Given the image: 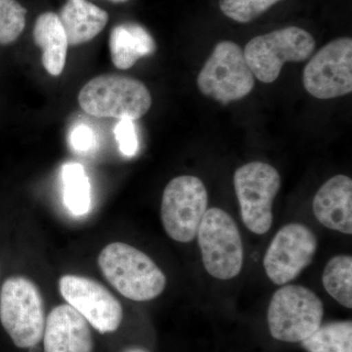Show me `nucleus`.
Listing matches in <instances>:
<instances>
[{"label":"nucleus","instance_id":"nucleus-1","mask_svg":"<svg viewBox=\"0 0 352 352\" xmlns=\"http://www.w3.org/2000/svg\"><path fill=\"white\" fill-rule=\"evenodd\" d=\"M102 274L124 298L148 302L163 293L166 278L151 258L124 243H111L98 256Z\"/></svg>","mask_w":352,"mask_h":352},{"label":"nucleus","instance_id":"nucleus-2","mask_svg":"<svg viewBox=\"0 0 352 352\" xmlns=\"http://www.w3.org/2000/svg\"><path fill=\"white\" fill-rule=\"evenodd\" d=\"M78 104L94 117L136 120L151 108L152 96L140 80L109 74L88 82L78 94Z\"/></svg>","mask_w":352,"mask_h":352},{"label":"nucleus","instance_id":"nucleus-3","mask_svg":"<svg viewBox=\"0 0 352 352\" xmlns=\"http://www.w3.org/2000/svg\"><path fill=\"white\" fill-rule=\"evenodd\" d=\"M0 322L20 349H31L43 340L45 308L36 285L28 278L6 280L0 292Z\"/></svg>","mask_w":352,"mask_h":352},{"label":"nucleus","instance_id":"nucleus-4","mask_svg":"<svg viewBox=\"0 0 352 352\" xmlns=\"http://www.w3.org/2000/svg\"><path fill=\"white\" fill-rule=\"evenodd\" d=\"M323 316V302L311 289L288 285L271 298L267 320L274 339L302 342L320 327Z\"/></svg>","mask_w":352,"mask_h":352},{"label":"nucleus","instance_id":"nucleus-5","mask_svg":"<svg viewBox=\"0 0 352 352\" xmlns=\"http://www.w3.org/2000/svg\"><path fill=\"white\" fill-rule=\"evenodd\" d=\"M311 34L298 27H287L256 36L245 45L244 56L254 76L261 82L279 78L287 62H302L315 50Z\"/></svg>","mask_w":352,"mask_h":352},{"label":"nucleus","instance_id":"nucleus-6","mask_svg":"<svg viewBox=\"0 0 352 352\" xmlns=\"http://www.w3.org/2000/svg\"><path fill=\"white\" fill-rule=\"evenodd\" d=\"M197 85L205 96L226 105L251 94L254 76L240 46L223 41L214 46L199 74Z\"/></svg>","mask_w":352,"mask_h":352},{"label":"nucleus","instance_id":"nucleus-7","mask_svg":"<svg viewBox=\"0 0 352 352\" xmlns=\"http://www.w3.org/2000/svg\"><path fill=\"white\" fill-rule=\"evenodd\" d=\"M197 236L204 265L212 277L229 280L239 274L244 249L239 229L230 215L220 208H210Z\"/></svg>","mask_w":352,"mask_h":352},{"label":"nucleus","instance_id":"nucleus-8","mask_svg":"<svg viewBox=\"0 0 352 352\" xmlns=\"http://www.w3.org/2000/svg\"><path fill=\"white\" fill-rule=\"evenodd\" d=\"M281 186L276 168L261 162L245 164L234 175V187L247 228L263 235L272 226V205Z\"/></svg>","mask_w":352,"mask_h":352},{"label":"nucleus","instance_id":"nucleus-9","mask_svg":"<svg viewBox=\"0 0 352 352\" xmlns=\"http://www.w3.org/2000/svg\"><path fill=\"white\" fill-rule=\"evenodd\" d=\"M208 192L200 178L182 175L164 188L161 217L164 230L171 239L189 243L195 239L208 210Z\"/></svg>","mask_w":352,"mask_h":352},{"label":"nucleus","instance_id":"nucleus-10","mask_svg":"<svg viewBox=\"0 0 352 352\" xmlns=\"http://www.w3.org/2000/svg\"><path fill=\"white\" fill-rule=\"evenodd\" d=\"M303 87L317 99H333L352 91V39H333L303 69Z\"/></svg>","mask_w":352,"mask_h":352},{"label":"nucleus","instance_id":"nucleus-11","mask_svg":"<svg viewBox=\"0 0 352 352\" xmlns=\"http://www.w3.org/2000/svg\"><path fill=\"white\" fill-rule=\"evenodd\" d=\"M58 284L64 300L95 330L109 333L120 328L124 310L118 298L105 286L91 278L71 274L60 278Z\"/></svg>","mask_w":352,"mask_h":352},{"label":"nucleus","instance_id":"nucleus-12","mask_svg":"<svg viewBox=\"0 0 352 352\" xmlns=\"http://www.w3.org/2000/svg\"><path fill=\"white\" fill-rule=\"evenodd\" d=\"M317 238L308 227L291 223L278 231L263 259L268 278L276 285L295 279L311 263L317 251Z\"/></svg>","mask_w":352,"mask_h":352},{"label":"nucleus","instance_id":"nucleus-13","mask_svg":"<svg viewBox=\"0 0 352 352\" xmlns=\"http://www.w3.org/2000/svg\"><path fill=\"white\" fill-rule=\"evenodd\" d=\"M44 352H92L94 337L89 323L69 305L53 308L46 318Z\"/></svg>","mask_w":352,"mask_h":352},{"label":"nucleus","instance_id":"nucleus-14","mask_svg":"<svg viewBox=\"0 0 352 352\" xmlns=\"http://www.w3.org/2000/svg\"><path fill=\"white\" fill-rule=\"evenodd\" d=\"M314 212L322 226L344 234H351V178L339 175L324 183L314 197Z\"/></svg>","mask_w":352,"mask_h":352},{"label":"nucleus","instance_id":"nucleus-15","mask_svg":"<svg viewBox=\"0 0 352 352\" xmlns=\"http://www.w3.org/2000/svg\"><path fill=\"white\" fill-rule=\"evenodd\" d=\"M58 16L71 46L87 43L96 38L109 21L105 10L87 0H67Z\"/></svg>","mask_w":352,"mask_h":352},{"label":"nucleus","instance_id":"nucleus-16","mask_svg":"<svg viewBox=\"0 0 352 352\" xmlns=\"http://www.w3.org/2000/svg\"><path fill=\"white\" fill-rule=\"evenodd\" d=\"M111 59L120 69H129L156 50V43L142 25L124 23L113 28L109 39Z\"/></svg>","mask_w":352,"mask_h":352},{"label":"nucleus","instance_id":"nucleus-17","mask_svg":"<svg viewBox=\"0 0 352 352\" xmlns=\"http://www.w3.org/2000/svg\"><path fill=\"white\" fill-rule=\"evenodd\" d=\"M34 41L43 50L41 61L51 76L61 75L66 65L69 43L59 16L53 12L41 14L34 24Z\"/></svg>","mask_w":352,"mask_h":352},{"label":"nucleus","instance_id":"nucleus-18","mask_svg":"<svg viewBox=\"0 0 352 352\" xmlns=\"http://www.w3.org/2000/svg\"><path fill=\"white\" fill-rule=\"evenodd\" d=\"M302 346L307 352H352L351 321L331 322L321 325Z\"/></svg>","mask_w":352,"mask_h":352},{"label":"nucleus","instance_id":"nucleus-19","mask_svg":"<svg viewBox=\"0 0 352 352\" xmlns=\"http://www.w3.org/2000/svg\"><path fill=\"white\" fill-rule=\"evenodd\" d=\"M62 176L64 182L65 206L73 214H87L91 206V187L82 164H65Z\"/></svg>","mask_w":352,"mask_h":352},{"label":"nucleus","instance_id":"nucleus-20","mask_svg":"<svg viewBox=\"0 0 352 352\" xmlns=\"http://www.w3.org/2000/svg\"><path fill=\"white\" fill-rule=\"evenodd\" d=\"M324 288L344 307H352V258L337 256L331 258L323 273Z\"/></svg>","mask_w":352,"mask_h":352},{"label":"nucleus","instance_id":"nucleus-21","mask_svg":"<svg viewBox=\"0 0 352 352\" xmlns=\"http://www.w3.org/2000/svg\"><path fill=\"white\" fill-rule=\"evenodd\" d=\"M27 10L16 0H0V44L7 45L19 38L25 25Z\"/></svg>","mask_w":352,"mask_h":352},{"label":"nucleus","instance_id":"nucleus-22","mask_svg":"<svg viewBox=\"0 0 352 352\" xmlns=\"http://www.w3.org/2000/svg\"><path fill=\"white\" fill-rule=\"evenodd\" d=\"M282 0H219L221 12L236 22L247 24Z\"/></svg>","mask_w":352,"mask_h":352},{"label":"nucleus","instance_id":"nucleus-23","mask_svg":"<svg viewBox=\"0 0 352 352\" xmlns=\"http://www.w3.org/2000/svg\"><path fill=\"white\" fill-rule=\"evenodd\" d=\"M134 120L129 119L120 120L115 127V136L119 149L124 156L133 157L138 154L139 141Z\"/></svg>","mask_w":352,"mask_h":352},{"label":"nucleus","instance_id":"nucleus-24","mask_svg":"<svg viewBox=\"0 0 352 352\" xmlns=\"http://www.w3.org/2000/svg\"><path fill=\"white\" fill-rule=\"evenodd\" d=\"M72 147L78 152H88L96 146V136L89 126L80 124L76 126L71 133Z\"/></svg>","mask_w":352,"mask_h":352},{"label":"nucleus","instance_id":"nucleus-25","mask_svg":"<svg viewBox=\"0 0 352 352\" xmlns=\"http://www.w3.org/2000/svg\"><path fill=\"white\" fill-rule=\"evenodd\" d=\"M124 352H148L145 349H140V347H131V349H126Z\"/></svg>","mask_w":352,"mask_h":352},{"label":"nucleus","instance_id":"nucleus-26","mask_svg":"<svg viewBox=\"0 0 352 352\" xmlns=\"http://www.w3.org/2000/svg\"><path fill=\"white\" fill-rule=\"evenodd\" d=\"M109 1L113 2V3H124V2L129 1V0H109Z\"/></svg>","mask_w":352,"mask_h":352}]
</instances>
